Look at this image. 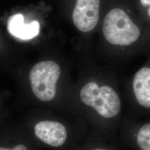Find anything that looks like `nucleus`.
<instances>
[{"label": "nucleus", "instance_id": "7ed1b4c3", "mask_svg": "<svg viewBox=\"0 0 150 150\" xmlns=\"http://www.w3.org/2000/svg\"><path fill=\"white\" fill-rule=\"evenodd\" d=\"M61 75L59 65L52 61H44L33 66L30 72L31 87L40 100L48 102L56 94V84Z\"/></svg>", "mask_w": 150, "mask_h": 150}, {"label": "nucleus", "instance_id": "39448f33", "mask_svg": "<svg viewBox=\"0 0 150 150\" xmlns=\"http://www.w3.org/2000/svg\"><path fill=\"white\" fill-rule=\"evenodd\" d=\"M100 0H77L73 11V22L82 32L96 27L99 19Z\"/></svg>", "mask_w": 150, "mask_h": 150}, {"label": "nucleus", "instance_id": "f257e3e1", "mask_svg": "<svg viewBox=\"0 0 150 150\" xmlns=\"http://www.w3.org/2000/svg\"><path fill=\"white\" fill-rule=\"evenodd\" d=\"M80 97L82 103L90 110L87 119L97 128L110 136L119 130L123 120L122 103L113 87L90 82L81 88Z\"/></svg>", "mask_w": 150, "mask_h": 150}, {"label": "nucleus", "instance_id": "9d476101", "mask_svg": "<svg viewBox=\"0 0 150 150\" xmlns=\"http://www.w3.org/2000/svg\"><path fill=\"white\" fill-rule=\"evenodd\" d=\"M0 150H30L27 146L23 144H18L15 146L13 147H0Z\"/></svg>", "mask_w": 150, "mask_h": 150}, {"label": "nucleus", "instance_id": "f8f14e48", "mask_svg": "<svg viewBox=\"0 0 150 150\" xmlns=\"http://www.w3.org/2000/svg\"><path fill=\"white\" fill-rule=\"evenodd\" d=\"M149 15L150 17V8H149Z\"/></svg>", "mask_w": 150, "mask_h": 150}, {"label": "nucleus", "instance_id": "f03ea898", "mask_svg": "<svg viewBox=\"0 0 150 150\" xmlns=\"http://www.w3.org/2000/svg\"><path fill=\"white\" fill-rule=\"evenodd\" d=\"M103 33L108 42L117 46H129L138 40L139 27L121 8H116L105 16Z\"/></svg>", "mask_w": 150, "mask_h": 150}, {"label": "nucleus", "instance_id": "20e7f679", "mask_svg": "<svg viewBox=\"0 0 150 150\" xmlns=\"http://www.w3.org/2000/svg\"><path fill=\"white\" fill-rule=\"evenodd\" d=\"M123 142L135 150H150V120L123 118L119 130Z\"/></svg>", "mask_w": 150, "mask_h": 150}, {"label": "nucleus", "instance_id": "423d86ee", "mask_svg": "<svg viewBox=\"0 0 150 150\" xmlns=\"http://www.w3.org/2000/svg\"><path fill=\"white\" fill-rule=\"evenodd\" d=\"M33 131L38 140L51 147H60L68 139V131L65 126L54 120L40 121L35 125Z\"/></svg>", "mask_w": 150, "mask_h": 150}, {"label": "nucleus", "instance_id": "0eeeda50", "mask_svg": "<svg viewBox=\"0 0 150 150\" xmlns=\"http://www.w3.org/2000/svg\"><path fill=\"white\" fill-rule=\"evenodd\" d=\"M132 88L137 105L141 110L150 111V69L142 68L135 74Z\"/></svg>", "mask_w": 150, "mask_h": 150}, {"label": "nucleus", "instance_id": "6e6552de", "mask_svg": "<svg viewBox=\"0 0 150 150\" xmlns=\"http://www.w3.org/2000/svg\"><path fill=\"white\" fill-rule=\"evenodd\" d=\"M40 23L37 21L25 24L22 15L17 13L8 19L7 30L11 35L22 40H28L36 36L40 31Z\"/></svg>", "mask_w": 150, "mask_h": 150}, {"label": "nucleus", "instance_id": "1a4fd4ad", "mask_svg": "<svg viewBox=\"0 0 150 150\" xmlns=\"http://www.w3.org/2000/svg\"><path fill=\"white\" fill-rule=\"evenodd\" d=\"M83 150H119L114 146L105 144H92Z\"/></svg>", "mask_w": 150, "mask_h": 150}, {"label": "nucleus", "instance_id": "9b49d317", "mask_svg": "<svg viewBox=\"0 0 150 150\" xmlns=\"http://www.w3.org/2000/svg\"><path fill=\"white\" fill-rule=\"evenodd\" d=\"M140 2L144 6L150 5V0H140Z\"/></svg>", "mask_w": 150, "mask_h": 150}]
</instances>
